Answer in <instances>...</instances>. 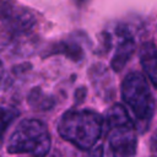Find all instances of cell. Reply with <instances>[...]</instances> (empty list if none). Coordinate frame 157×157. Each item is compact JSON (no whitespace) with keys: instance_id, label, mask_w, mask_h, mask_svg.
I'll use <instances>...</instances> for the list:
<instances>
[{"instance_id":"9","label":"cell","mask_w":157,"mask_h":157,"mask_svg":"<svg viewBox=\"0 0 157 157\" xmlns=\"http://www.w3.org/2000/svg\"><path fill=\"white\" fill-rule=\"evenodd\" d=\"M27 103L32 109L39 112L50 110L55 105L54 98L48 93H45L40 87H33L29 91L27 96Z\"/></svg>"},{"instance_id":"7","label":"cell","mask_w":157,"mask_h":157,"mask_svg":"<svg viewBox=\"0 0 157 157\" xmlns=\"http://www.w3.org/2000/svg\"><path fill=\"white\" fill-rule=\"evenodd\" d=\"M90 77L92 86L97 91L99 96H102L105 101L110 99L114 96V85L112 82V77L107 69L102 65H94L91 67Z\"/></svg>"},{"instance_id":"13","label":"cell","mask_w":157,"mask_h":157,"mask_svg":"<svg viewBox=\"0 0 157 157\" xmlns=\"http://www.w3.org/2000/svg\"><path fill=\"white\" fill-rule=\"evenodd\" d=\"M2 77H4V65H2V63L0 61V83H1Z\"/></svg>"},{"instance_id":"12","label":"cell","mask_w":157,"mask_h":157,"mask_svg":"<svg viewBox=\"0 0 157 157\" xmlns=\"http://www.w3.org/2000/svg\"><path fill=\"white\" fill-rule=\"evenodd\" d=\"M90 157H104V153H103V147H102V146L96 147V148H94V150L91 152Z\"/></svg>"},{"instance_id":"10","label":"cell","mask_w":157,"mask_h":157,"mask_svg":"<svg viewBox=\"0 0 157 157\" xmlns=\"http://www.w3.org/2000/svg\"><path fill=\"white\" fill-rule=\"evenodd\" d=\"M18 115L20 112L16 108L0 105V132L5 131Z\"/></svg>"},{"instance_id":"5","label":"cell","mask_w":157,"mask_h":157,"mask_svg":"<svg viewBox=\"0 0 157 157\" xmlns=\"http://www.w3.org/2000/svg\"><path fill=\"white\" fill-rule=\"evenodd\" d=\"M0 17L5 26L13 33H25L36 25L34 15L13 0L0 1Z\"/></svg>"},{"instance_id":"6","label":"cell","mask_w":157,"mask_h":157,"mask_svg":"<svg viewBox=\"0 0 157 157\" xmlns=\"http://www.w3.org/2000/svg\"><path fill=\"white\" fill-rule=\"evenodd\" d=\"M119 36L120 37H119L115 52H114L112 61H110V66L115 72H119L125 67V65L130 60V58L134 53V49H135L134 39L128 33L121 32Z\"/></svg>"},{"instance_id":"4","label":"cell","mask_w":157,"mask_h":157,"mask_svg":"<svg viewBox=\"0 0 157 157\" xmlns=\"http://www.w3.org/2000/svg\"><path fill=\"white\" fill-rule=\"evenodd\" d=\"M52 139L47 125L38 119H23L12 131L7 152L13 155H31L45 157L50 151Z\"/></svg>"},{"instance_id":"1","label":"cell","mask_w":157,"mask_h":157,"mask_svg":"<svg viewBox=\"0 0 157 157\" xmlns=\"http://www.w3.org/2000/svg\"><path fill=\"white\" fill-rule=\"evenodd\" d=\"M104 119L90 109H72L64 113L58 124L59 135L80 150H91L102 136Z\"/></svg>"},{"instance_id":"8","label":"cell","mask_w":157,"mask_h":157,"mask_svg":"<svg viewBox=\"0 0 157 157\" xmlns=\"http://www.w3.org/2000/svg\"><path fill=\"white\" fill-rule=\"evenodd\" d=\"M140 63L148 81L157 88V47L146 42L140 49Z\"/></svg>"},{"instance_id":"2","label":"cell","mask_w":157,"mask_h":157,"mask_svg":"<svg viewBox=\"0 0 157 157\" xmlns=\"http://www.w3.org/2000/svg\"><path fill=\"white\" fill-rule=\"evenodd\" d=\"M110 157H135L137 147L136 125L121 104H114L105 115Z\"/></svg>"},{"instance_id":"14","label":"cell","mask_w":157,"mask_h":157,"mask_svg":"<svg viewBox=\"0 0 157 157\" xmlns=\"http://www.w3.org/2000/svg\"><path fill=\"white\" fill-rule=\"evenodd\" d=\"M0 146H1V132H0Z\"/></svg>"},{"instance_id":"11","label":"cell","mask_w":157,"mask_h":157,"mask_svg":"<svg viewBox=\"0 0 157 157\" xmlns=\"http://www.w3.org/2000/svg\"><path fill=\"white\" fill-rule=\"evenodd\" d=\"M53 53H60V54H65L66 56H69L70 59L78 61L82 59V50L80 47L75 45V44H67V43H60L54 48Z\"/></svg>"},{"instance_id":"3","label":"cell","mask_w":157,"mask_h":157,"mask_svg":"<svg viewBox=\"0 0 157 157\" xmlns=\"http://www.w3.org/2000/svg\"><path fill=\"white\" fill-rule=\"evenodd\" d=\"M121 97L134 115L136 128L141 132L146 131L155 112V101L147 78L141 72H129L121 82Z\"/></svg>"}]
</instances>
